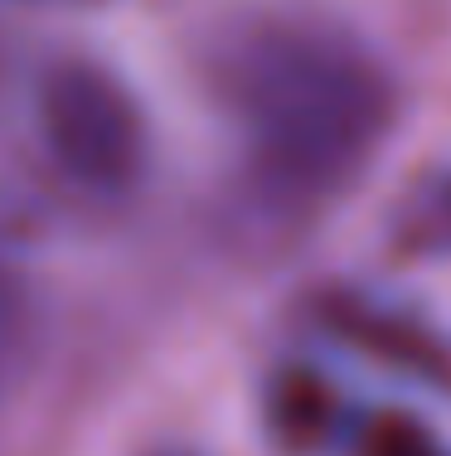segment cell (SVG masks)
Listing matches in <instances>:
<instances>
[{
  "mask_svg": "<svg viewBox=\"0 0 451 456\" xmlns=\"http://www.w3.org/2000/svg\"><path fill=\"white\" fill-rule=\"evenodd\" d=\"M243 180L272 219L345 194L393 122V83L354 35L320 20H262L223 69Z\"/></svg>",
  "mask_w": 451,
  "mask_h": 456,
  "instance_id": "6da1fadb",
  "label": "cell"
},
{
  "mask_svg": "<svg viewBox=\"0 0 451 456\" xmlns=\"http://www.w3.org/2000/svg\"><path fill=\"white\" fill-rule=\"evenodd\" d=\"M39 132L78 190L122 194L146 170V122L117 73L98 63H59L39 88Z\"/></svg>",
  "mask_w": 451,
  "mask_h": 456,
  "instance_id": "7a4b0ae2",
  "label": "cell"
},
{
  "mask_svg": "<svg viewBox=\"0 0 451 456\" xmlns=\"http://www.w3.org/2000/svg\"><path fill=\"white\" fill-rule=\"evenodd\" d=\"M15 345H20V297H15V287H10L5 267H0V379H5V369H10Z\"/></svg>",
  "mask_w": 451,
  "mask_h": 456,
  "instance_id": "3957f363",
  "label": "cell"
}]
</instances>
